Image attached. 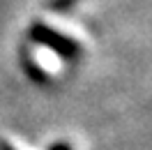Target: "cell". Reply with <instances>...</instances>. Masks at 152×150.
Masks as SVG:
<instances>
[{"mask_svg":"<svg viewBox=\"0 0 152 150\" xmlns=\"http://www.w3.org/2000/svg\"><path fill=\"white\" fill-rule=\"evenodd\" d=\"M72 5H76V0H51V10H56V12H67Z\"/></svg>","mask_w":152,"mask_h":150,"instance_id":"obj_2","label":"cell"},{"mask_svg":"<svg viewBox=\"0 0 152 150\" xmlns=\"http://www.w3.org/2000/svg\"><path fill=\"white\" fill-rule=\"evenodd\" d=\"M0 150H14V148H12L7 141H0Z\"/></svg>","mask_w":152,"mask_h":150,"instance_id":"obj_4","label":"cell"},{"mask_svg":"<svg viewBox=\"0 0 152 150\" xmlns=\"http://www.w3.org/2000/svg\"><path fill=\"white\" fill-rule=\"evenodd\" d=\"M28 35H30L32 42L51 49L53 53H58V56L65 58V60H74V58L81 56V44L76 39L67 37V35H62V32H58L53 28H48L46 23H32Z\"/></svg>","mask_w":152,"mask_h":150,"instance_id":"obj_1","label":"cell"},{"mask_svg":"<svg viewBox=\"0 0 152 150\" xmlns=\"http://www.w3.org/2000/svg\"><path fill=\"white\" fill-rule=\"evenodd\" d=\"M48 150H72V148H69L67 143H56V146H51Z\"/></svg>","mask_w":152,"mask_h":150,"instance_id":"obj_3","label":"cell"}]
</instances>
